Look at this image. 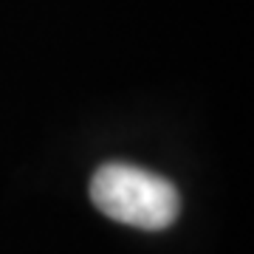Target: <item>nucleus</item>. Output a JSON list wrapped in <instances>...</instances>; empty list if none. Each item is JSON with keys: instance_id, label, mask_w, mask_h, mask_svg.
Returning a JSON list of instances; mask_svg holds the SVG:
<instances>
[{"instance_id": "nucleus-1", "label": "nucleus", "mask_w": 254, "mask_h": 254, "mask_svg": "<svg viewBox=\"0 0 254 254\" xmlns=\"http://www.w3.org/2000/svg\"><path fill=\"white\" fill-rule=\"evenodd\" d=\"M91 200L110 220L147 232L173 226L181 198L173 184L136 164H102L91 178Z\"/></svg>"}]
</instances>
